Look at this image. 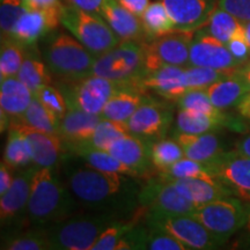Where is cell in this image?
Instances as JSON below:
<instances>
[{"label": "cell", "mask_w": 250, "mask_h": 250, "mask_svg": "<svg viewBox=\"0 0 250 250\" xmlns=\"http://www.w3.org/2000/svg\"><path fill=\"white\" fill-rule=\"evenodd\" d=\"M52 168L37 166L31 181L27 220L33 226H48L73 214L76 202Z\"/></svg>", "instance_id": "1"}, {"label": "cell", "mask_w": 250, "mask_h": 250, "mask_svg": "<svg viewBox=\"0 0 250 250\" xmlns=\"http://www.w3.org/2000/svg\"><path fill=\"white\" fill-rule=\"evenodd\" d=\"M66 176L68 189L74 198L92 208L107 206L125 196L139 195L136 186L125 177L126 175L105 173L86 164L68 167Z\"/></svg>", "instance_id": "2"}, {"label": "cell", "mask_w": 250, "mask_h": 250, "mask_svg": "<svg viewBox=\"0 0 250 250\" xmlns=\"http://www.w3.org/2000/svg\"><path fill=\"white\" fill-rule=\"evenodd\" d=\"M95 57L71 33L55 29L46 35L45 64L62 83H74L90 76Z\"/></svg>", "instance_id": "3"}, {"label": "cell", "mask_w": 250, "mask_h": 250, "mask_svg": "<svg viewBox=\"0 0 250 250\" xmlns=\"http://www.w3.org/2000/svg\"><path fill=\"white\" fill-rule=\"evenodd\" d=\"M114 221L109 213L72 214L46 229L50 249L92 250L100 234Z\"/></svg>", "instance_id": "4"}, {"label": "cell", "mask_w": 250, "mask_h": 250, "mask_svg": "<svg viewBox=\"0 0 250 250\" xmlns=\"http://www.w3.org/2000/svg\"><path fill=\"white\" fill-rule=\"evenodd\" d=\"M61 22L95 56L105 54L121 43L120 37L100 14L64 4Z\"/></svg>", "instance_id": "5"}, {"label": "cell", "mask_w": 250, "mask_h": 250, "mask_svg": "<svg viewBox=\"0 0 250 250\" xmlns=\"http://www.w3.org/2000/svg\"><path fill=\"white\" fill-rule=\"evenodd\" d=\"M145 73V49L143 43L122 41L110 51L96 56L90 76L139 85V80Z\"/></svg>", "instance_id": "6"}, {"label": "cell", "mask_w": 250, "mask_h": 250, "mask_svg": "<svg viewBox=\"0 0 250 250\" xmlns=\"http://www.w3.org/2000/svg\"><path fill=\"white\" fill-rule=\"evenodd\" d=\"M146 221L147 226L169 233L189 250L215 249L225 243L190 214L147 212Z\"/></svg>", "instance_id": "7"}, {"label": "cell", "mask_w": 250, "mask_h": 250, "mask_svg": "<svg viewBox=\"0 0 250 250\" xmlns=\"http://www.w3.org/2000/svg\"><path fill=\"white\" fill-rule=\"evenodd\" d=\"M190 215L204 225L221 241L226 242L241 228H245L248 208L241 199L230 196L206 203Z\"/></svg>", "instance_id": "8"}, {"label": "cell", "mask_w": 250, "mask_h": 250, "mask_svg": "<svg viewBox=\"0 0 250 250\" xmlns=\"http://www.w3.org/2000/svg\"><path fill=\"white\" fill-rule=\"evenodd\" d=\"M129 83L115 81L99 76H88L74 83H62L67 108H78L90 114L101 115L114 93Z\"/></svg>", "instance_id": "9"}, {"label": "cell", "mask_w": 250, "mask_h": 250, "mask_svg": "<svg viewBox=\"0 0 250 250\" xmlns=\"http://www.w3.org/2000/svg\"><path fill=\"white\" fill-rule=\"evenodd\" d=\"M193 35L195 31L175 29L166 35L143 43L146 73L169 65L188 66Z\"/></svg>", "instance_id": "10"}, {"label": "cell", "mask_w": 250, "mask_h": 250, "mask_svg": "<svg viewBox=\"0 0 250 250\" xmlns=\"http://www.w3.org/2000/svg\"><path fill=\"white\" fill-rule=\"evenodd\" d=\"M138 203L147 212L192 214L198 204L186 198L169 181L151 179L139 191Z\"/></svg>", "instance_id": "11"}, {"label": "cell", "mask_w": 250, "mask_h": 250, "mask_svg": "<svg viewBox=\"0 0 250 250\" xmlns=\"http://www.w3.org/2000/svg\"><path fill=\"white\" fill-rule=\"evenodd\" d=\"M130 133L147 140L165 138L173 123V109L166 103L149 99L126 122Z\"/></svg>", "instance_id": "12"}, {"label": "cell", "mask_w": 250, "mask_h": 250, "mask_svg": "<svg viewBox=\"0 0 250 250\" xmlns=\"http://www.w3.org/2000/svg\"><path fill=\"white\" fill-rule=\"evenodd\" d=\"M189 65L217 70H233L242 66L230 54L226 43L215 39L204 28L195 31L190 45Z\"/></svg>", "instance_id": "13"}, {"label": "cell", "mask_w": 250, "mask_h": 250, "mask_svg": "<svg viewBox=\"0 0 250 250\" xmlns=\"http://www.w3.org/2000/svg\"><path fill=\"white\" fill-rule=\"evenodd\" d=\"M62 6L40 11L27 9L19 19L12 31L11 39L27 46L36 45L39 40L48 35L50 31L57 29L62 18Z\"/></svg>", "instance_id": "14"}, {"label": "cell", "mask_w": 250, "mask_h": 250, "mask_svg": "<svg viewBox=\"0 0 250 250\" xmlns=\"http://www.w3.org/2000/svg\"><path fill=\"white\" fill-rule=\"evenodd\" d=\"M101 118V115L90 114L78 108H67L66 114L59 121L58 127V136L64 147L72 152L85 146Z\"/></svg>", "instance_id": "15"}, {"label": "cell", "mask_w": 250, "mask_h": 250, "mask_svg": "<svg viewBox=\"0 0 250 250\" xmlns=\"http://www.w3.org/2000/svg\"><path fill=\"white\" fill-rule=\"evenodd\" d=\"M143 89L153 90L167 101L177 102L184 93L189 90L187 83L186 67L164 66L149 71L139 80Z\"/></svg>", "instance_id": "16"}, {"label": "cell", "mask_w": 250, "mask_h": 250, "mask_svg": "<svg viewBox=\"0 0 250 250\" xmlns=\"http://www.w3.org/2000/svg\"><path fill=\"white\" fill-rule=\"evenodd\" d=\"M167 8L175 28L196 31L205 26L217 6V0H160Z\"/></svg>", "instance_id": "17"}, {"label": "cell", "mask_w": 250, "mask_h": 250, "mask_svg": "<svg viewBox=\"0 0 250 250\" xmlns=\"http://www.w3.org/2000/svg\"><path fill=\"white\" fill-rule=\"evenodd\" d=\"M12 125H15L29 143L34 165L39 167L54 168L58 164L62 152V142L56 133L35 129L12 120Z\"/></svg>", "instance_id": "18"}, {"label": "cell", "mask_w": 250, "mask_h": 250, "mask_svg": "<svg viewBox=\"0 0 250 250\" xmlns=\"http://www.w3.org/2000/svg\"><path fill=\"white\" fill-rule=\"evenodd\" d=\"M100 15L107 21L121 41L147 42L142 19L125 8L117 0H104Z\"/></svg>", "instance_id": "19"}, {"label": "cell", "mask_w": 250, "mask_h": 250, "mask_svg": "<svg viewBox=\"0 0 250 250\" xmlns=\"http://www.w3.org/2000/svg\"><path fill=\"white\" fill-rule=\"evenodd\" d=\"M115 158L145 176L153 167L151 158V140L134 134H125L111 144L108 148Z\"/></svg>", "instance_id": "20"}, {"label": "cell", "mask_w": 250, "mask_h": 250, "mask_svg": "<svg viewBox=\"0 0 250 250\" xmlns=\"http://www.w3.org/2000/svg\"><path fill=\"white\" fill-rule=\"evenodd\" d=\"M151 99L138 83H129L111 96L101 112L102 118L127 122L143 103Z\"/></svg>", "instance_id": "21"}, {"label": "cell", "mask_w": 250, "mask_h": 250, "mask_svg": "<svg viewBox=\"0 0 250 250\" xmlns=\"http://www.w3.org/2000/svg\"><path fill=\"white\" fill-rule=\"evenodd\" d=\"M37 166L28 168L18 176H15L11 188L1 195L0 201V218L1 224L12 223L24 210H27L28 201H29L31 181Z\"/></svg>", "instance_id": "22"}, {"label": "cell", "mask_w": 250, "mask_h": 250, "mask_svg": "<svg viewBox=\"0 0 250 250\" xmlns=\"http://www.w3.org/2000/svg\"><path fill=\"white\" fill-rule=\"evenodd\" d=\"M169 182L173 183L179 192L182 193L186 198L199 206L225 197H230L234 193L233 188L221 180L211 182L202 179L183 177L169 180Z\"/></svg>", "instance_id": "23"}, {"label": "cell", "mask_w": 250, "mask_h": 250, "mask_svg": "<svg viewBox=\"0 0 250 250\" xmlns=\"http://www.w3.org/2000/svg\"><path fill=\"white\" fill-rule=\"evenodd\" d=\"M214 173L218 179L224 181L237 191H250V158L226 152L214 164Z\"/></svg>", "instance_id": "24"}, {"label": "cell", "mask_w": 250, "mask_h": 250, "mask_svg": "<svg viewBox=\"0 0 250 250\" xmlns=\"http://www.w3.org/2000/svg\"><path fill=\"white\" fill-rule=\"evenodd\" d=\"M175 139L182 146L187 158L192 160L212 165L225 154L220 139L213 132L201 134L175 132Z\"/></svg>", "instance_id": "25"}, {"label": "cell", "mask_w": 250, "mask_h": 250, "mask_svg": "<svg viewBox=\"0 0 250 250\" xmlns=\"http://www.w3.org/2000/svg\"><path fill=\"white\" fill-rule=\"evenodd\" d=\"M235 127L239 130L240 125L237 121L232 118H218L202 112L180 109L176 117V132L201 134L213 132L221 127Z\"/></svg>", "instance_id": "26"}, {"label": "cell", "mask_w": 250, "mask_h": 250, "mask_svg": "<svg viewBox=\"0 0 250 250\" xmlns=\"http://www.w3.org/2000/svg\"><path fill=\"white\" fill-rule=\"evenodd\" d=\"M205 90L214 107L225 110L239 104L250 88L237 70L235 74L212 83Z\"/></svg>", "instance_id": "27"}, {"label": "cell", "mask_w": 250, "mask_h": 250, "mask_svg": "<svg viewBox=\"0 0 250 250\" xmlns=\"http://www.w3.org/2000/svg\"><path fill=\"white\" fill-rule=\"evenodd\" d=\"M34 95L31 90L17 77L1 80L0 87V105L9 117L19 118L29 107Z\"/></svg>", "instance_id": "28"}, {"label": "cell", "mask_w": 250, "mask_h": 250, "mask_svg": "<svg viewBox=\"0 0 250 250\" xmlns=\"http://www.w3.org/2000/svg\"><path fill=\"white\" fill-rule=\"evenodd\" d=\"M70 153H74V154L83 159V161L86 165L98 170L105 171V173L123 174L130 177H140L138 171L123 164L117 158H115L110 152L104 151V149L80 147Z\"/></svg>", "instance_id": "29"}, {"label": "cell", "mask_w": 250, "mask_h": 250, "mask_svg": "<svg viewBox=\"0 0 250 250\" xmlns=\"http://www.w3.org/2000/svg\"><path fill=\"white\" fill-rule=\"evenodd\" d=\"M140 19L147 42L176 29L167 8L160 0L149 2Z\"/></svg>", "instance_id": "30"}, {"label": "cell", "mask_w": 250, "mask_h": 250, "mask_svg": "<svg viewBox=\"0 0 250 250\" xmlns=\"http://www.w3.org/2000/svg\"><path fill=\"white\" fill-rule=\"evenodd\" d=\"M202 28L221 42L227 43L233 37L243 35V22L217 5L210 15L208 22Z\"/></svg>", "instance_id": "31"}, {"label": "cell", "mask_w": 250, "mask_h": 250, "mask_svg": "<svg viewBox=\"0 0 250 250\" xmlns=\"http://www.w3.org/2000/svg\"><path fill=\"white\" fill-rule=\"evenodd\" d=\"M159 176L162 180H174L183 179V177H191V179H202L205 181L215 182L219 181L217 175L214 173V168L210 164L196 161L192 159L184 156L173 166L167 168L166 170L159 171Z\"/></svg>", "instance_id": "32"}, {"label": "cell", "mask_w": 250, "mask_h": 250, "mask_svg": "<svg viewBox=\"0 0 250 250\" xmlns=\"http://www.w3.org/2000/svg\"><path fill=\"white\" fill-rule=\"evenodd\" d=\"M29 49L30 46L28 48L27 57L24 59L17 78L34 94L42 87L51 83V73H50L45 62H43L39 57L31 54Z\"/></svg>", "instance_id": "33"}, {"label": "cell", "mask_w": 250, "mask_h": 250, "mask_svg": "<svg viewBox=\"0 0 250 250\" xmlns=\"http://www.w3.org/2000/svg\"><path fill=\"white\" fill-rule=\"evenodd\" d=\"M4 161L13 169L26 167L33 161L31 149L28 140L19 131L15 125H9V131L6 142Z\"/></svg>", "instance_id": "34"}, {"label": "cell", "mask_w": 250, "mask_h": 250, "mask_svg": "<svg viewBox=\"0 0 250 250\" xmlns=\"http://www.w3.org/2000/svg\"><path fill=\"white\" fill-rule=\"evenodd\" d=\"M28 48L11 37L1 39L0 52V78L1 80L17 77L24 59L27 57Z\"/></svg>", "instance_id": "35"}, {"label": "cell", "mask_w": 250, "mask_h": 250, "mask_svg": "<svg viewBox=\"0 0 250 250\" xmlns=\"http://www.w3.org/2000/svg\"><path fill=\"white\" fill-rule=\"evenodd\" d=\"M129 133L130 130L126 122H118L107 120V118H101L95 131H94L92 138L83 147H92L108 151V148L110 147V145L115 140Z\"/></svg>", "instance_id": "36"}, {"label": "cell", "mask_w": 250, "mask_h": 250, "mask_svg": "<svg viewBox=\"0 0 250 250\" xmlns=\"http://www.w3.org/2000/svg\"><path fill=\"white\" fill-rule=\"evenodd\" d=\"M19 123L35 127V129L45 131L49 133L58 134L59 118L51 114L48 109L42 105L39 100L33 98L29 107L23 112V115L19 118H12Z\"/></svg>", "instance_id": "37"}, {"label": "cell", "mask_w": 250, "mask_h": 250, "mask_svg": "<svg viewBox=\"0 0 250 250\" xmlns=\"http://www.w3.org/2000/svg\"><path fill=\"white\" fill-rule=\"evenodd\" d=\"M186 154L176 139H158L151 142V158L153 167L158 171L166 170Z\"/></svg>", "instance_id": "38"}, {"label": "cell", "mask_w": 250, "mask_h": 250, "mask_svg": "<svg viewBox=\"0 0 250 250\" xmlns=\"http://www.w3.org/2000/svg\"><path fill=\"white\" fill-rule=\"evenodd\" d=\"M237 70L239 68L217 70V68L188 65L186 66L188 87H189V89H206L212 83L235 74Z\"/></svg>", "instance_id": "39"}, {"label": "cell", "mask_w": 250, "mask_h": 250, "mask_svg": "<svg viewBox=\"0 0 250 250\" xmlns=\"http://www.w3.org/2000/svg\"><path fill=\"white\" fill-rule=\"evenodd\" d=\"M180 109L193 110L218 118H228L223 110L214 107L205 89H189L177 101Z\"/></svg>", "instance_id": "40"}, {"label": "cell", "mask_w": 250, "mask_h": 250, "mask_svg": "<svg viewBox=\"0 0 250 250\" xmlns=\"http://www.w3.org/2000/svg\"><path fill=\"white\" fill-rule=\"evenodd\" d=\"M1 249L7 250H45L50 249L46 229H30L8 237Z\"/></svg>", "instance_id": "41"}, {"label": "cell", "mask_w": 250, "mask_h": 250, "mask_svg": "<svg viewBox=\"0 0 250 250\" xmlns=\"http://www.w3.org/2000/svg\"><path fill=\"white\" fill-rule=\"evenodd\" d=\"M33 95L42 103L43 107L48 109L56 117H58L59 121L66 114L67 102L61 88H57L50 83V85L42 87Z\"/></svg>", "instance_id": "42"}, {"label": "cell", "mask_w": 250, "mask_h": 250, "mask_svg": "<svg viewBox=\"0 0 250 250\" xmlns=\"http://www.w3.org/2000/svg\"><path fill=\"white\" fill-rule=\"evenodd\" d=\"M27 8L23 0H0V29L1 39L11 37L18 20Z\"/></svg>", "instance_id": "43"}, {"label": "cell", "mask_w": 250, "mask_h": 250, "mask_svg": "<svg viewBox=\"0 0 250 250\" xmlns=\"http://www.w3.org/2000/svg\"><path fill=\"white\" fill-rule=\"evenodd\" d=\"M133 226V221H130V223H122L117 220L114 221L110 226H108L100 234L98 240L92 247V250H116V247L122 237Z\"/></svg>", "instance_id": "44"}, {"label": "cell", "mask_w": 250, "mask_h": 250, "mask_svg": "<svg viewBox=\"0 0 250 250\" xmlns=\"http://www.w3.org/2000/svg\"><path fill=\"white\" fill-rule=\"evenodd\" d=\"M217 5L242 22L250 21V0H217Z\"/></svg>", "instance_id": "45"}, {"label": "cell", "mask_w": 250, "mask_h": 250, "mask_svg": "<svg viewBox=\"0 0 250 250\" xmlns=\"http://www.w3.org/2000/svg\"><path fill=\"white\" fill-rule=\"evenodd\" d=\"M228 50L240 64L243 65L250 61V45L247 42L245 34L233 37L226 43Z\"/></svg>", "instance_id": "46"}, {"label": "cell", "mask_w": 250, "mask_h": 250, "mask_svg": "<svg viewBox=\"0 0 250 250\" xmlns=\"http://www.w3.org/2000/svg\"><path fill=\"white\" fill-rule=\"evenodd\" d=\"M62 2L83 9L86 12H90V13L100 14L104 0H62Z\"/></svg>", "instance_id": "47"}, {"label": "cell", "mask_w": 250, "mask_h": 250, "mask_svg": "<svg viewBox=\"0 0 250 250\" xmlns=\"http://www.w3.org/2000/svg\"><path fill=\"white\" fill-rule=\"evenodd\" d=\"M13 168L9 167L6 162L2 160L0 166V195H4L13 184L15 177L13 176Z\"/></svg>", "instance_id": "48"}, {"label": "cell", "mask_w": 250, "mask_h": 250, "mask_svg": "<svg viewBox=\"0 0 250 250\" xmlns=\"http://www.w3.org/2000/svg\"><path fill=\"white\" fill-rule=\"evenodd\" d=\"M24 7L27 9H40V11H45V9L59 7L64 5L62 0H23Z\"/></svg>", "instance_id": "49"}, {"label": "cell", "mask_w": 250, "mask_h": 250, "mask_svg": "<svg viewBox=\"0 0 250 250\" xmlns=\"http://www.w3.org/2000/svg\"><path fill=\"white\" fill-rule=\"evenodd\" d=\"M117 1L123 5L125 8L132 12L133 14L138 15L139 18L142 17L149 2H151L149 0H117Z\"/></svg>", "instance_id": "50"}, {"label": "cell", "mask_w": 250, "mask_h": 250, "mask_svg": "<svg viewBox=\"0 0 250 250\" xmlns=\"http://www.w3.org/2000/svg\"><path fill=\"white\" fill-rule=\"evenodd\" d=\"M234 152L243 156H249L250 158V134L242 137L241 139L237 140L235 144V149Z\"/></svg>", "instance_id": "51"}, {"label": "cell", "mask_w": 250, "mask_h": 250, "mask_svg": "<svg viewBox=\"0 0 250 250\" xmlns=\"http://www.w3.org/2000/svg\"><path fill=\"white\" fill-rule=\"evenodd\" d=\"M237 111L242 117L250 120V92L246 94V96L237 104Z\"/></svg>", "instance_id": "52"}, {"label": "cell", "mask_w": 250, "mask_h": 250, "mask_svg": "<svg viewBox=\"0 0 250 250\" xmlns=\"http://www.w3.org/2000/svg\"><path fill=\"white\" fill-rule=\"evenodd\" d=\"M239 73L250 88V61H248L246 64H243L242 66L239 67Z\"/></svg>", "instance_id": "53"}, {"label": "cell", "mask_w": 250, "mask_h": 250, "mask_svg": "<svg viewBox=\"0 0 250 250\" xmlns=\"http://www.w3.org/2000/svg\"><path fill=\"white\" fill-rule=\"evenodd\" d=\"M243 29H245V36L247 42H248V44L250 45V21H248V22H243Z\"/></svg>", "instance_id": "54"}, {"label": "cell", "mask_w": 250, "mask_h": 250, "mask_svg": "<svg viewBox=\"0 0 250 250\" xmlns=\"http://www.w3.org/2000/svg\"><path fill=\"white\" fill-rule=\"evenodd\" d=\"M236 195L241 199H243V201L250 203V191H237Z\"/></svg>", "instance_id": "55"}, {"label": "cell", "mask_w": 250, "mask_h": 250, "mask_svg": "<svg viewBox=\"0 0 250 250\" xmlns=\"http://www.w3.org/2000/svg\"><path fill=\"white\" fill-rule=\"evenodd\" d=\"M247 208H248V218H247V223H246L245 229L247 230V232L250 233V203H249V204H247Z\"/></svg>", "instance_id": "56"}]
</instances>
